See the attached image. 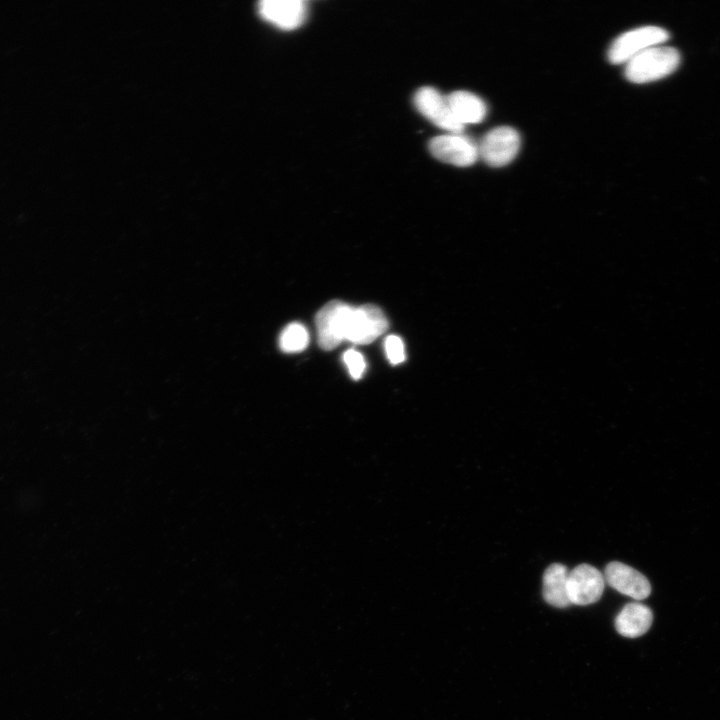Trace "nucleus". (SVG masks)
Returning a JSON list of instances; mask_svg holds the SVG:
<instances>
[{"mask_svg": "<svg viewBox=\"0 0 720 720\" xmlns=\"http://www.w3.org/2000/svg\"><path fill=\"white\" fill-rule=\"evenodd\" d=\"M680 61V53L674 47L653 46L626 63L625 76L633 83H648L672 74Z\"/></svg>", "mask_w": 720, "mask_h": 720, "instance_id": "obj_1", "label": "nucleus"}, {"mask_svg": "<svg viewBox=\"0 0 720 720\" xmlns=\"http://www.w3.org/2000/svg\"><path fill=\"white\" fill-rule=\"evenodd\" d=\"M388 329V320L376 305L360 307L346 305L342 317L344 340L355 344H369Z\"/></svg>", "mask_w": 720, "mask_h": 720, "instance_id": "obj_2", "label": "nucleus"}, {"mask_svg": "<svg viewBox=\"0 0 720 720\" xmlns=\"http://www.w3.org/2000/svg\"><path fill=\"white\" fill-rule=\"evenodd\" d=\"M668 31L658 26H643L617 37L608 52L613 64L627 63L644 50L661 45L669 39Z\"/></svg>", "mask_w": 720, "mask_h": 720, "instance_id": "obj_3", "label": "nucleus"}, {"mask_svg": "<svg viewBox=\"0 0 720 720\" xmlns=\"http://www.w3.org/2000/svg\"><path fill=\"white\" fill-rule=\"evenodd\" d=\"M520 147L518 132L508 126L492 129L483 137L478 150L483 161L492 167L509 164L517 155Z\"/></svg>", "mask_w": 720, "mask_h": 720, "instance_id": "obj_4", "label": "nucleus"}, {"mask_svg": "<svg viewBox=\"0 0 720 720\" xmlns=\"http://www.w3.org/2000/svg\"><path fill=\"white\" fill-rule=\"evenodd\" d=\"M429 150L438 160L459 167L470 166L479 157L476 144L459 133L434 137L429 142Z\"/></svg>", "mask_w": 720, "mask_h": 720, "instance_id": "obj_5", "label": "nucleus"}, {"mask_svg": "<svg viewBox=\"0 0 720 720\" xmlns=\"http://www.w3.org/2000/svg\"><path fill=\"white\" fill-rule=\"evenodd\" d=\"M605 585L604 576L589 564H580L568 574L567 592L571 604L589 605L598 601Z\"/></svg>", "mask_w": 720, "mask_h": 720, "instance_id": "obj_6", "label": "nucleus"}, {"mask_svg": "<svg viewBox=\"0 0 720 720\" xmlns=\"http://www.w3.org/2000/svg\"><path fill=\"white\" fill-rule=\"evenodd\" d=\"M418 111L436 126L452 133L462 132L464 126L455 118L447 96L433 87H422L414 96Z\"/></svg>", "mask_w": 720, "mask_h": 720, "instance_id": "obj_7", "label": "nucleus"}, {"mask_svg": "<svg viewBox=\"0 0 720 720\" xmlns=\"http://www.w3.org/2000/svg\"><path fill=\"white\" fill-rule=\"evenodd\" d=\"M604 580L616 591L635 600H643L651 592L650 583L642 573L618 561L606 566Z\"/></svg>", "mask_w": 720, "mask_h": 720, "instance_id": "obj_8", "label": "nucleus"}, {"mask_svg": "<svg viewBox=\"0 0 720 720\" xmlns=\"http://www.w3.org/2000/svg\"><path fill=\"white\" fill-rule=\"evenodd\" d=\"M260 15L284 30L300 26L306 17V3L301 0H262L258 4Z\"/></svg>", "mask_w": 720, "mask_h": 720, "instance_id": "obj_9", "label": "nucleus"}, {"mask_svg": "<svg viewBox=\"0 0 720 720\" xmlns=\"http://www.w3.org/2000/svg\"><path fill=\"white\" fill-rule=\"evenodd\" d=\"M343 305L344 302L339 300L330 301L316 315L317 340L324 350H332L344 341L341 333Z\"/></svg>", "mask_w": 720, "mask_h": 720, "instance_id": "obj_10", "label": "nucleus"}, {"mask_svg": "<svg viewBox=\"0 0 720 720\" xmlns=\"http://www.w3.org/2000/svg\"><path fill=\"white\" fill-rule=\"evenodd\" d=\"M653 621L651 609L641 603L626 604L615 619L617 632L627 638H637L645 634Z\"/></svg>", "mask_w": 720, "mask_h": 720, "instance_id": "obj_11", "label": "nucleus"}, {"mask_svg": "<svg viewBox=\"0 0 720 720\" xmlns=\"http://www.w3.org/2000/svg\"><path fill=\"white\" fill-rule=\"evenodd\" d=\"M568 569L561 563H553L543 574V598L556 608H565L571 603L568 598Z\"/></svg>", "mask_w": 720, "mask_h": 720, "instance_id": "obj_12", "label": "nucleus"}, {"mask_svg": "<svg viewBox=\"0 0 720 720\" xmlns=\"http://www.w3.org/2000/svg\"><path fill=\"white\" fill-rule=\"evenodd\" d=\"M450 108L460 124L481 122L487 113L485 103L477 95L467 91H455L447 96Z\"/></svg>", "mask_w": 720, "mask_h": 720, "instance_id": "obj_13", "label": "nucleus"}, {"mask_svg": "<svg viewBox=\"0 0 720 720\" xmlns=\"http://www.w3.org/2000/svg\"><path fill=\"white\" fill-rule=\"evenodd\" d=\"M308 342V331L300 323H291L285 327L279 339L280 348L289 353L302 351L307 347Z\"/></svg>", "mask_w": 720, "mask_h": 720, "instance_id": "obj_14", "label": "nucleus"}, {"mask_svg": "<svg viewBox=\"0 0 720 720\" xmlns=\"http://www.w3.org/2000/svg\"><path fill=\"white\" fill-rule=\"evenodd\" d=\"M343 361L353 379L358 380L362 377L366 364L360 352L355 349L347 350L343 355Z\"/></svg>", "mask_w": 720, "mask_h": 720, "instance_id": "obj_15", "label": "nucleus"}, {"mask_svg": "<svg viewBox=\"0 0 720 720\" xmlns=\"http://www.w3.org/2000/svg\"><path fill=\"white\" fill-rule=\"evenodd\" d=\"M385 350L391 364L397 365L405 360L404 345L400 337L389 335L385 340Z\"/></svg>", "mask_w": 720, "mask_h": 720, "instance_id": "obj_16", "label": "nucleus"}]
</instances>
